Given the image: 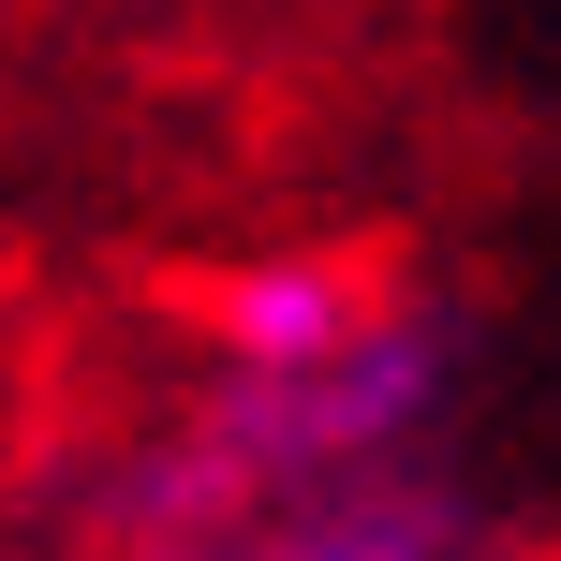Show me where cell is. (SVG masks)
Returning a JSON list of instances; mask_svg holds the SVG:
<instances>
[{
	"label": "cell",
	"instance_id": "2",
	"mask_svg": "<svg viewBox=\"0 0 561 561\" xmlns=\"http://www.w3.org/2000/svg\"><path fill=\"white\" fill-rule=\"evenodd\" d=\"M134 561H488V517L444 473H355V488L252 503L222 533H178V547H134Z\"/></svg>",
	"mask_w": 561,
	"mask_h": 561
},
{
	"label": "cell",
	"instance_id": "1",
	"mask_svg": "<svg viewBox=\"0 0 561 561\" xmlns=\"http://www.w3.org/2000/svg\"><path fill=\"white\" fill-rule=\"evenodd\" d=\"M444 414H458V310L369 280L310 355L207 369V399L118 473V547H178V533H222L252 503H310L355 473H428Z\"/></svg>",
	"mask_w": 561,
	"mask_h": 561
}]
</instances>
